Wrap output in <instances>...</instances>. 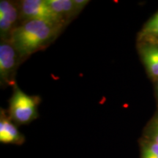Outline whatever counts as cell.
Here are the masks:
<instances>
[{
	"label": "cell",
	"instance_id": "1",
	"mask_svg": "<svg viewBox=\"0 0 158 158\" xmlns=\"http://www.w3.org/2000/svg\"><path fill=\"white\" fill-rule=\"evenodd\" d=\"M59 27L40 20H27L13 31L10 38L21 56H28L40 50L56 34Z\"/></svg>",
	"mask_w": 158,
	"mask_h": 158
},
{
	"label": "cell",
	"instance_id": "6",
	"mask_svg": "<svg viewBox=\"0 0 158 158\" xmlns=\"http://www.w3.org/2000/svg\"><path fill=\"white\" fill-rule=\"evenodd\" d=\"M46 2L63 23L77 12L73 0H47Z\"/></svg>",
	"mask_w": 158,
	"mask_h": 158
},
{
	"label": "cell",
	"instance_id": "8",
	"mask_svg": "<svg viewBox=\"0 0 158 158\" xmlns=\"http://www.w3.org/2000/svg\"><path fill=\"white\" fill-rule=\"evenodd\" d=\"M142 56L149 73L154 77H158V60L150 52L148 47H146L142 50Z\"/></svg>",
	"mask_w": 158,
	"mask_h": 158
},
{
	"label": "cell",
	"instance_id": "10",
	"mask_svg": "<svg viewBox=\"0 0 158 158\" xmlns=\"http://www.w3.org/2000/svg\"><path fill=\"white\" fill-rule=\"evenodd\" d=\"M143 33L144 35H158V13L146 24Z\"/></svg>",
	"mask_w": 158,
	"mask_h": 158
},
{
	"label": "cell",
	"instance_id": "3",
	"mask_svg": "<svg viewBox=\"0 0 158 158\" xmlns=\"http://www.w3.org/2000/svg\"><path fill=\"white\" fill-rule=\"evenodd\" d=\"M21 14L27 20H40L62 27L63 21L44 0H24L21 2Z\"/></svg>",
	"mask_w": 158,
	"mask_h": 158
},
{
	"label": "cell",
	"instance_id": "2",
	"mask_svg": "<svg viewBox=\"0 0 158 158\" xmlns=\"http://www.w3.org/2000/svg\"><path fill=\"white\" fill-rule=\"evenodd\" d=\"M14 92L10 101V114L13 121L19 124H27L37 116V100L14 86Z\"/></svg>",
	"mask_w": 158,
	"mask_h": 158
},
{
	"label": "cell",
	"instance_id": "12",
	"mask_svg": "<svg viewBox=\"0 0 158 158\" xmlns=\"http://www.w3.org/2000/svg\"><path fill=\"white\" fill-rule=\"evenodd\" d=\"M151 138L153 142L158 144V122L155 124V127H153L152 131Z\"/></svg>",
	"mask_w": 158,
	"mask_h": 158
},
{
	"label": "cell",
	"instance_id": "4",
	"mask_svg": "<svg viewBox=\"0 0 158 158\" xmlns=\"http://www.w3.org/2000/svg\"><path fill=\"white\" fill-rule=\"evenodd\" d=\"M16 63V50L10 42L0 45V78L2 83H10Z\"/></svg>",
	"mask_w": 158,
	"mask_h": 158
},
{
	"label": "cell",
	"instance_id": "7",
	"mask_svg": "<svg viewBox=\"0 0 158 158\" xmlns=\"http://www.w3.org/2000/svg\"><path fill=\"white\" fill-rule=\"evenodd\" d=\"M0 17H3L14 26L17 22L19 13L16 7L8 1L0 2Z\"/></svg>",
	"mask_w": 158,
	"mask_h": 158
},
{
	"label": "cell",
	"instance_id": "5",
	"mask_svg": "<svg viewBox=\"0 0 158 158\" xmlns=\"http://www.w3.org/2000/svg\"><path fill=\"white\" fill-rule=\"evenodd\" d=\"M24 141L23 136L9 119L2 114L0 120V141L3 143L21 144Z\"/></svg>",
	"mask_w": 158,
	"mask_h": 158
},
{
	"label": "cell",
	"instance_id": "13",
	"mask_svg": "<svg viewBox=\"0 0 158 158\" xmlns=\"http://www.w3.org/2000/svg\"><path fill=\"white\" fill-rule=\"evenodd\" d=\"M148 48L149 49L150 52H151L152 54L158 60V48H157V47L149 46V47H148Z\"/></svg>",
	"mask_w": 158,
	"mask_h": 158
},
{
	"label": "cell",
	"instance_id": "11",
	"mask_svg": "<svg viewBox=\"0 0 158 158\" xmlns=\"http://www.w3.org/2000/svg\"><path fill=\"white\" fill-rule=\"evenodd\" d=\"M77 12H78L80 10H81L85 7V5L89 2V1H85V0H73Z\"/></svg>",
	"mask_w": 158,
	"mask_h": 158
},
{
	"label": "cell",
	"instance_id": "9",
	"mask_svg": "<svg viewBox=\"0 0 158 158\" xmlns=\"http://www.w3.org/2000/svg\"><path fill=\"white\" fill-rule=\"evenodd\" d=\"M142 158H158V144L152 141L144 145Z\"/></svg>",
	"mask_w": 158,
	"mask_h": 158
}]
</instances>
